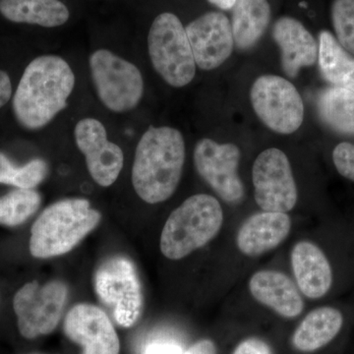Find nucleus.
I'll list each match as a JSON object with an SVG mask.
<instances>
[{"label":"nucleus","instance_id":"nucleus-16","mask_svg":"<svg viewBox=\"0 0 354 354\" xmlns=\"http://www.w3.org/2000/svg\"><path fill=\"white\" fill-rule=\"evenodd\" d=\"M291 227L292 221L288 213L254 214L237 232V248L247 257H258L281 245L290 235Z\"/></svg>","mask_w":354,"mask_h":354},{"label":"nucleus","instance_id":"nucleus-20","mask_svg":"<svg viewBox=\"0 0 354 354\" xmlns=\"http://www.w3.org/2000/svg\"><path fill=\"white\" fill-rule=\"evenodd\" d=\"M0 13L14 23L55 28L69 19V10L59 0H0Z\"/></svg>","mask_w":354,"mask_h":354},{"label":"nucleus","instance_id":"nucleus-17","mask_svg":"<svg viewBox=\"0 0 354 354\" xmlns=\"http://www.w3.org/2000/svg\"><path fill=\"white\" fill-rule=\"evenodd\" d=\"M248 288L256 301L283 318H295L304 312L301 292L297 283L283 272L274 270L256 272L249 279Z\"/></svg>","mask_w":354,"mask_h":354},{"label":"nucleus","instance_id":"nucleus-5","mask_svg":"<svg viewBox=\"0 0 354 354\" xmlns=\"http://www.w3.org/2000/svg\"><path fill=\"white\" fill-rule=\"evenodd\" d=\"M148 50L153 68L172 87L188 85L196 74L187 32L174 14H160L151 26Z\"/></svg>","mask_w":354,"mask_h":354},{"label":"nucleus","instance_id":"nucleus-12","mask_svg":"<svg viewBox=\"0 0 354 354\" xmlns=\"http://www.w3.org/2000/svg\"><path fill=\"white\" fill-rule=\"evenodd\" d=\"M74 135L92 178L102 187L113 185L122 171L124 155L120 146L109 141L104 124L95 118H84L77 123Z\"/></svg>","mask_w":354,"mask_h":354},{"label":"nucleus","instance_id":"nucleus-32","mask_svg":"<svg viewBox=\"0 0 354 354\" xmlns=\"http://www.w3.org/2000/svg\"><path fill=\"white\" fill-rule=\"evenodd\" d=\"M208 1L209 3L218 6V8L228 10V9L234 8L237 0H208Z\"/></svg>","mask_w":354,"mask_h":354},{"label":"nucleus","instance_id":"nucleus-15","mask_svg":"<svg viewBox=\"0 0 354 354\" xmlns=\"http://www.w3.org/2000/svg\"><path fill=\"white\" fill-rule=\"evenodd\" d=\"M290 263L298 290L309 299L325 297L334 285V271L320 246L302 241L293 246Z\"/></svg>","mask_w":354,"mask_h":354},{"label":"nucleus","instance_id":"nucleus-22","mask_svg":"<svg viewBox=\"0 0 354 354\" xmlns=\"http://www.w3.org/2000/svg\"><path fill=\"white\" fill-rule=\"evenodd\" d=\"M319 66L322 75L334 87L354 92V57L328 31L319 36Z\"/></svg>","mask_w":354,"mask_h":354},{"label":"nucleus","instance_id":"nucleus-14","mask_svg":"<svg viewBox=\"0 0 354 354\" xmlns=\"http://www.w3.org/2000/svg\"><path fill=\"white\" fill-rule=\"evenodd\" d=\"M195 62L200 69L214 70L232 55L234 48L232 23L225 14L209 12L185 28Z\"/></svg>","mask_w":354,"mask_h":354},{"label":"nucleus","instance_id":"nucleus-31","mask_svg":"<svg viewBox=\"0 0 354 354\" xmlns=\"http://www.w3.org/2000/svg\"><path fill=\"white\" fill-rule=\"evenodd\" d=\"M183 354H216V344L211 339H201L186 349Z\"/></svg>","mask_w":354,"mask_h":354},{"label":"nucleus","instance_id":"nucleus-10","mask_svg":"<svg viewBox=\"0 0 354 354\" xmlns=\"http://www.w3.org/2000/svg\"><path fill=\"white\" fill-rule=\"evenodd\" d=\"M254 197L264 212L288 213L297 204V186L288 156L277 148L263 151L252 167Z\"/></svg>","mask_w":354,"mask_h":354},{"label":"nucleus","instance_id":"nucleus-26","mask_svg":"<svg viewBox=\"0 0 354 354\" xmlns=\"http://www.w3.org/2000/svg\"><path fill=\"white\" fill-rule=\"evenodd\" d=\"M332 21L337 41L344 50L354 55V0H335Z\"/></svg>","mask_w":354,"mask_h":354},{"label":"nucleus","instance_id":"nucleus-9","mask_svg":"<svg viewBox=\"0 0 354 354\" xmlns=\"http://www.w3.org/2000/svg\"><path fill=\"white\" fill-rule=\"evenodd\" d=\"M254 111L266 127L279 134H291L301 127L304 104L297 87L283 77H258L251 87Z\"/></svg>","mask_w":354,"mask_h":354},{"label":"nucleus","instance_id":"nucleus-6","mask_svg":"<svg viewBox=\"0 0 354 354\" xmlns=\"http://www.w3.org/2000/svg\"><path fill=\"white\" fill-rule=\"evenodd\" d=\"M95 290L114 321L123 328L137 323L143 311V292L134 263L124 256L104 261L95 274Z\"/></svg>","mask_w":354,"mask_h":354},{"label":"nucleus","instance_id":"nucleus-24","mask_svg":"<svg viewBox=\"0 0 354 354\" xmlns=\"http://www.w3.org/2000/svg\"><path fill=\"white\" fill-rule=\"evenodd\" d=\"M41 194L35 189L10 191L0 196V225L18 227L23 225L41 206Z\"/></svg>","mask_w":354,"mask_h":354},{"label":"nucleus","instance_id":"nucleus-4","mask_svg":"<svg viewBox=\"0 0 354 354\" xmlns=\"http://www.w3.org/2000/svg\"><path fill=\"white\" fill-rule=\"evenodd\" d=\"M223 223V211L216 198L193 195L172 211L165 221L160 251L167 259H183L213 241Z\"/></svg>","mask_w":354,"mask_h":354},{"label":"nucleus","instance_id":"nucleus-23","mask_svg":"<svg viewBox=\"0 0 354 354\" xmlns=\"http://www.w3.org/2000/svg\"><path fill=\"white\" fill-rule=\"evenodd\" d=\"M317 108L324 122L335 131L354 135V92L330 87L318 95Z\"/></svg>","mask_w":354,"mask_h":354},{"label":"nucleus","instance_id":"nucleus-2","mask_svg":"<svg viewBox=\"0 0 354 354\" xmlns=\"http://www.w3.org/2000/svg\"><path fill=\"white\" fill-rule=\"evenodd\" d=\"M185 142L176 128L151 127L140 139L132 167L135 192L148 204L167 201L183 176Z\"/></svg>","mask_w":354,"mask_h":354},{"label":"nucleus","instance_id":"nucleus-3","mask_svg":"<svg viewBox=\"0 0 354 354\" xmlns=\"http://www.w3.org/2000/svg\"><path fill=\"white\" fill-rule=\"evenodd\" d=\"M102 215L83 198L53 203L31 228L29 250L32 257L48 259L70 252L101 223Z\"/></svg>","mask_w":354,"mask_h":354},{"label":"nucleus","instance_id":"nucleus-11","mask_svg":"<svg viewBox=\"0 0 354 354\" xmlns=\"http://www.w3.org/2000/svg\"><path fill=\"white\" fill-rule=\"evenodd\" d=\"M241 158V150L234 144H218L208 138L200 140L193 153L199 176L230 204H237L244 197L243 183L239 176Z\"/></svg>","mask_w":354,"mask_h":354},{"label":"nucleus","instance_id":"nucleus-21","mask_svg":"<svg viewBox=\"0 0 354 354\" xmlns=\"http://www.w3.org/2000/svg\"><path fill=\"white\" fill-rule=\"evenodd\" d=\"M232 14L234 44L239 50H249L262 38L271 19L268 0H237Z\"/></svg>","mask_w":354,"mask_h":354},{"label":"nucleus","instance_id":"nucleus-19","mask_svg":"<svg viewBox=\"0 0 354 354\" xmlns=\"http://www.w3.org/2000/svg\"><path fill=\"white\" fill-rule=\"evenodd\" d=\"M344 314L333 306H322L309 312L292 335V344L302 353H313L329 344L341 332Z\"/></svg>","mask_w":354,"mask_h":354},{"label":"nucleus","instance_id":"nucleus-28","mask_svg":"<svg viewBox=\"0 0 354 354\" xmlns=\"http://www.w3.org/2000/svg\"><path fill=\"white\" fill-rule=\"evenodd\" d=\"M183 346L176 342L165 341V339H153L148 342L143 349V354H183Z\"/></svg>","mask_w":354,"mask_h":354},{"label":"nucleus","instance_id":"nucleus-29","mask_svg":"<svg viewBox=\"0 0 354 354\" xmlns=\"http://www.w3.org/2000/svg\"><path fill=\"white\" fill-rule=\"evenodd\" d=\"M232 354H274L269 344L257 337L244 339Z\"/></svg>","mask_w":354,"mask_h":354},{"label":"nucleus","instance_id":"nucleus-1","mask_svg":"<svg viewBox=\"0 0 354 354\" xmlns=\"http://www.w3.org/2000/svg\"><path fill=\"white\" fill-rule=\"evenodd\" d=\"M75 87L71 67L57 55H41L26 67L14 94L16 120L28 130L41 129L67 106Z\"/></svg>","mask_w":354,"mask_h":354},{"label":"nucleus","instance_id":"nucleus-27","mask_svg":"<svg viewBox=\"0 0 354 354\" xmlns=\"http://www.w3.org/2000/svg\"><path fill=\"white\" fill-rule=\"evenodd\" d=\"M333 162L335 169L344 178L354 183V145L342 142L333 151Z\"/></svg>","mask_w":354,"mask_h":354},{"label":"nucleus","instance_id":"nucleus-7","mask_svg":"<svg viewBox=\"0 0 354 354\" xmlns=\"http://www.w3.org/2000/svg\"><path fill=\"white\" fill-rule=\"evenodd\" d=\"M97 97L113 113H127L138 106L144 93L140 70L108 50L92 53L88 60Z\"/></svg>","mask_w":354,"mask_h":354},{"label":"nucleus","instance_id":"nucleus-25","mask_svg":"<svg viewBox=\"0 0 354 354\" xmlns=\"http://www.w3.org/2000/svg\"><path fill=\"white\" fill-rule=\"evenodd\" d=\"M48 174V165L41 158H34L23 167H16L6 153L0 152V183L21 189H34Z\"/></svg>","mask_w":354,"mask_h":354},{"label":"nucleus","instance_id":"nucleus-18","mask_svg":"<svg viewBox=\"0 0 354 354\" xmlns=\"http://www.w3.org/2000/svg\"><path fill=\"white\" fill-rule=\"evenodd\" d=\"M272 37L281 53V65L286 75L295 78L302 67L317 62L319 46L301 22L291 17H281L272 29Z\"/></svg>","mask_w":354,"mask_h":354},{"label":"nucleus","instance_id":"nucleus-13","mask_svg":"<svg viewBox=\"0 0 354 354\" xmlns=\"http://www.w3.org/2000/svg\"><path fill=\"white\" fill-rule=\"evenodd\" d=\"M64 333L82 346V354H120V344L106 312L90 304L70 309L64 320Z\"/></svg>","mask_w":354,"mask_h":354},{"label":"nucleus","instance_id":"nucleus-30","mask_svg":"<svg viewBox=\"0 0 354 354\" xmlns=\"http://www.w3.org/2000/svg\"><path fill=\"white\" fill-rule=\"evenodd\" d=\"M12 95V84L6 72L0 70V109L6 106Z\"/></svg>","mask_w":354,"mask_h":354},{"label":"nucleus","instance_id":"nucleus-8","mask_svg":"<svg viewBox=\"0 0 354 354\" xmlns=\"http://www.w3.org/2000/svg\"><path fill=\"white\" fill-rule=\"evenodd\" d=\"M68 293L67 286L57 279L44 285L31 281L18 290L13 309L21 335L34 339L53 333L64 315Z\"/></svg>","mask_w":354,"mask_h":354}]
</instances>
